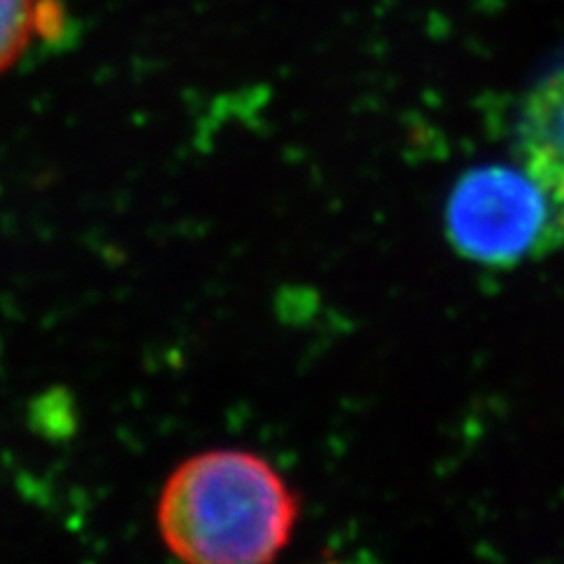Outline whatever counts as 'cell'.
I'll return each instance as SVG.
<instances>
[{
    "mask_svg": "<svg viewBox=\"0 0 564 564\" xmlns=\"http://www.w3.org/2000/svg\"><path fill=\"white\" fill-rule=\"evenodd\" d=\"M447 234L466 259L508 267L551 245V209L520 167H475L452 191Z\"/></svg>",
    "mask_w": 564,
    "mask_h": 564,
    "instance_id": "2",
    "label": "cell"
},
{
    "mask_svg": "<svg viewBox=\"0 0 564 564\" xmlns=\"http://www.w3.org/2000/svg\"><path fill=\"white\" fill-rule=\"evenodd\" d=\"M299 520V499L267 458L245 449H209L172 470L155 522L167 551L196 564L275 560Z\"/></svg>",
    "mask_w": 564,
    "mask_h": 564,
    "instance_id": "1",
    "label": "cell"
},
{
    "mask_svg": "<svg viewBox=\"0 0 564 564\" xmlns=\"http://www.w3.org/2000/svg\"><path fill=\"white\" fill-rule=\"evenodd\" d=\"M50 20L41 0H0V74L17 64Z\"/></svg>",
    "mask_w": 564,
    "mask_h": 564,
    "instance_id": "4",
    "label": "cell"
},
{
    "mask_svg": "<svg viewBox=\"0 0 564 564\" xmlns=\"http://www.w3.org/2000/svg\"><path fill=\"white\" fill-rule=\"evenodd\" d=\"M518 167L551 209V245L564 247V62L529 87L516 122Z\"/></svg>",
    "mask_w": 564,
    "mask_h": 564,
    "instance_id": "3",
    "label": "cell"
}]
</instances>
